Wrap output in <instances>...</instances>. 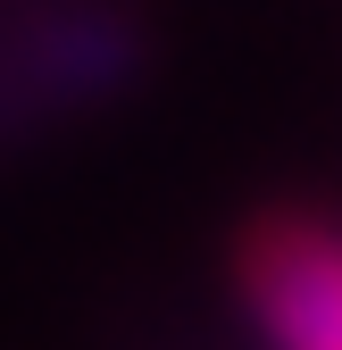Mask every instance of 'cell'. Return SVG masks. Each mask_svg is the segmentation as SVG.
<instances>
[]
</instances>
